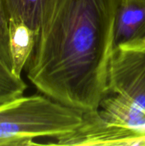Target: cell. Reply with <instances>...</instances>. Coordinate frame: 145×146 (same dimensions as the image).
I'll return each mask as SVG.
<instances>
[{"label": "cell", "mask_w": 145, "mask_h": 146, "mask_svg": "<svg viewBox=\"0 0 145 146\" xmlns=\"http://www.w3.org/2000/svg\"><path fill=\"white\" fill-rule=\"evenodd\" d=\"M121 0H55L27 63L44 95L83 112L105 95Z\"/></svg>", "instance_id": "1"}, {"label": "cell", "mask_w": 145, "mask_h": 146, "mask_svg": "<svg viewBox=\"0 0 145 146\" xmlns=\"http://www.w3.org/2000/svg\"><path fill=\"white\" fill-rule=\"evenodd\" d=\"M84 112L45 95L0 104V145H34L37 138L64 136L83 122Z\"/></svg>", "instance_id": "2"}, {"label": "cell", "mask_w": 145, "mask_h": 146, "mask_svg": "<svg viewBox=\"0 0 145 146\" xmlns=\"http://www.w3.org/2000/svg\"><path fill=\"white\" fill-rule=\"evenodd\" d=\"M97 110L107 120L145 134V41L114 50Z\"/></svg>", "instance_id": "3"}, {"label": "cell", "mask_w": 145, "mask_h": 146, "mask_svg": "<svg viewBox=\"0 0 145 146\" xmlns=\"http://www.w3.org/2000/svg\"><path fill=\"white\" fill-rule=\"evenodd\" d=\"M49 142L54 145H145V134L112 122L99 111L84 112L82 124L73 133Z\"/></svg>", "instance_id": "4"}, {"label": "cell", "mask_w": 145, "mask_h": 146, "mask_svg": "<svg viewBox=\"0 0 145 146\" xmlns=\"http://www.w3.org/2000/svg\"><path fill=\"white\" fill-rule=\"evenodd\" d=\"M145 41V0H121L115 21V49Z\"/></svg>", "instance_id": "5"}, {"label": "cell", "mask_w": 145, "mask_h": 146, "mask_svg": "<svg viewBox=\"0 0 145 146\" xmlns=\"http://www.w3.org/2000/svg\"><path fill=\"white\" fill-rule=\"evenodd\" d=\"M38 34L23 21L9 19V47L12 72L21 77V73L31 58L38 41Z\"/></svg>", "instance_id": "6"}, {"label": "cell", "mask_w": 145, "mask_h": 146, "mask_svg": "<svg viewBox=\"0 0 145 146\" xmlns=\"http://www.w3.org/2000/svg\"><path fill=\"white\" fill-rule=\"evenodd\" d=\"M55 0H3L9 19L23 21L38 36Z\"/></svg>", "instance_id": "7"}, {"label": "cell", "mask_w": 145, "mask_h": 146, "mask_svg": "<svg viewBox=\"0 0 145 146\" xmlns=\"http://www.w3.org/2000/svg\"><path fill=\"white\" fill-rule=\"evenodd\" d=\"M27 86L0 58V104L23 96Z\"/></svg>", "instance_id": "8"}, {"label": "cell", "mask_w": 145, "mask_h": 146, "mask_svg": "<svg viewBox=\"0 0 145 146\" xmlns=\"http://www.w3.org/2000/svg\"><path fill=\"white\" fill-rule=\"evenodd\" d=\"M0 58L11 68L9 47V17L3 0H0Z\"/></svg>", "instance_id": "9"}]
</instances>
